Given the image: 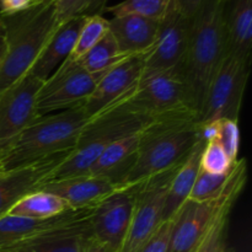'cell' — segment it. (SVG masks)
<instances>
[{
	"label": "cell",
	"mask_w": 252,
	"mask_h": 252,
	"mask_svg": "<svg viewBox=\"0 0 252 252\" xmlns=\"http://www.w3.org/2000/svg\"><path fill=\"white\" fill-rule=\"evenodd\" d=\"M226 56L225 1L204 0L191 19L189 43L182 63V71L191 91L197 121L209 85Z\"/></svg>",
	"instance_id": "6da1fadb"
},
{
	"label": "cell",
	"mask_w": 252,
	"mask_h": 252,
	"mask_svg": "<svg viewBox=\"0 0 252 252\" xmlns=\"http://www.w3.org/2000/svg\"><path fill=\"white\" fill-rule=\"evenodd\" d=\"M6 53L0 66V94L24 78L59 26L56 0H39L29 9L0 16Z\"/></svg>",
	"instance_id": "7a4b0ae2"
},
{
	"label": "cell",
	"mask_w": 252,
	"mask_h": 252,
	"mask_svg": "<svg viewBox=\"0 0 252 252\" xmlns=\"http://www.w3.org/2000/svg\"><path fill=\"white\" fill-rule=\"evenodd\" d=\"M198 142L196 117L165 118L152 122L140 132L134 164L123 187L176 169Z\"/></svg>",
	"instance_id": "3957f363"
},
{
	"label": "cell",
	"mask_w": 252,
	"mask_h": 252,
	"mask_svg": "<svg viewBox=\"0 0 252 252\" xmlns=\"http://www.w3.org/2000/svg\"><path fill=\"white\" fill-rule=\"evenodd\" d=\"M129 95L89 120L75 148L54 170L49 180L86 175L108 145L142 132L154 122L128 101Z\"/></svg>",
	"instance_id": "277c9868"
},
{
	"label": "cell",
	"mask_w": 252,
	"mask_h": 252,
	"mask_svg": "<svg viewBox=\"0 0 252 252\" xmlns=\"http://www.w3.org/2000/svg\"><path fill=\"white\" fill-rule=\"evenodd\" d=\"M89 120L83 106L38 117L0 157V169L9 171L71 152Z\"/></svg>",
	"instance_id": "5b68a950"
},
{
	"label": "cell",
	"mask_w": 252,
	"mask_h": 252,
	"mask_svg": "<svg viewBox=\"0 0 252 252\" xmlns=\"http://www.w3.org/2000/svg\"><path fill=\"white\" fill-rule=\"evenodd\" d=\"M248 181V162L239 159L233 166L228 189L218 199L194 202L187 199L174 217L167 252H201L220 214L233 208Z\"/></svg>",
	"instance_id": "8992f818"
},
{
	"label": "cell",
	"mask_w": 252,
	"mask_h": 252,
	"mask_svg": "<svg viewBox=\"0 0 252 252\" xmlns=\"http://www.w3.org/2000/svg\"><path fill=\"white\" fill-rule=\"evenodd\" d=\"M128 101L153 121L177 117L197 118L182 66L143 74Z\"/></svg>",
	"instance_id": "52a82bcc"
},
{
	"label": "cell",
	"mask_w": 252,
	"mask_h": 252,
	"mask_svg": "<svg viewBox=\"0 0 252 252\" xmlns=\"http://www.w3.org/2000/svg\"><path fill=\"white\" fill-rule=\"evenodd\" d=\"M97 79L80 61L66 58L58 69L42 83L37 94V116L49 115L83 106L95 89Z\"/></svg>",
	"instance_id": "ba28073f"
},
{
	"label": "cell",
	"mask_w": 252,
	"mask_h": 252,
	"mask_svg": "<svg viewBox=\"0 0 252 252\" xmlns=\"http://www.w3.org/2000/svg\"><path fill=\"white\" fill-rule=\"evenodd\" d=\"M250 65L228 53L214 75L198 116V123L239 121Z\"/></svg>",
	"instance_id": "9c48e42d"
},
{
	"label": "cell",
	"mask_w": 252,
	"mask_h": 252,
	"mask_svg": "<svg viewBox=\"0 0 252 252\" xmlns=\"http://www.w3.org/2000/svg\"><path fill=\"white\" fill-rule=\"evenodd\" d=\"M176 169L134 185L137 193L132 220L120 252H138L161 225L167 189Z\"/></svg>",
	"instance_id": "30bf717a"
},
{
	"label": "cell",
	"mask_w": 252,
	"mask_h": 252,
	"mask_svg": "<svg viewBox=\"0 0 252 252\" xmlns=\"http://www.w3.org/2000/svg\"><path fill=\"white\" fill-rule=\"evenodd\" d=\"M43 81L26 74L0 94V157L38 118L37 94Z\"/></svg>",
	"instance_id": "8fae6325"
},
{
	"label": "cell",
	"mask_w": 252,
	"mask_h": 252,
	"mask_svg": "<svg viewBox=\"0 0 252 252\" xmlns=\"http://www.w3.org/2000/svg\"><path fill=\"white\" fill-rule=\"evenodd\" d=\"M135 186L120 187L93 208L91 234L108 252H120L132 220Z\"/></svg>",
	"instance_id": "7c38bea8"
},
{
	"label": "cell",
	"mask_w": 252,
	"mask_h": 252,
	"mask_svg": "<svg viewBox=\"0 0 252 252\" xmlns=\"http://www.w3.org/2000/svg\"><path fill=\"white\" fill-rule=\"evenodd\" d=\"M191 19L180 12L175 1L161 21L154 47L144 59L143 74L179 68L184 63L189 43Z\"/></svg>",
	"instance_id": "4fadbf2b"
},
{
	"label": "cell",
	"mask_w": 252,
	"mask_h": 252,
	"mask_svg": "<svg viewBox=\"0 0 252 252\" xmlns=\"http://www.w3.org/2000/svg\"><path fill=\"white\" fill-rule=\"evenodd\" d=\"M145 56H132L98 78L95 89L83 105L89 118L129 95L144 70Z\"/></svg>",
	"instance_id": "5bb4252c"
},
{
	"label": "cell",
	"mask_w": 252,
	"mask_h": 252,
	"mask_svg": "<svg viewBox=\"0 0 252 252\" xmlns=\"http://www.w3.org/2000/svg\"><path fill=\"white\" fill-rule=\"evenodd\" d=\"M91 212L93 209H70L51 219H31L6 214L0 218V252H12L42 234L89 219Z\"/></svg>",
	"instance_id": "9a60e30c"
},
{
	"label": "cell",
	"mask_w": 252,
	"mask_h": 252,
	"mask_svg": "<svg viewBox=\"0 0 252 252\" xmlns=\"http://www.w3.org/2000/svg\"><path fill=\"white\" fill-rule=\"evenodd\" d=\"M70 153H63L27 166L2 171L0 174V218L6 216L19 199L30 192L36 191L42 182L51 179L54 170Z\"/></svg>",
	"instance_id": "2e32d148"
},
{
	"label": "cell",
	"mask_w": 252,
	"mask_h": 252,
	"mask_svg": "<svg viewBox=\"0 0 252 252\" xmlns=\"http://www.w3.org/2000/svg\"><path fill=\"white\" fill-rule=\"evenodd\" d=\"M120 189L110 180L93 175L47 180L37 189L47 191L63 199L73 211L93 209L105 197Z\"/></svg>",
	"instance_id": "e0dca14e"
},
{
	"label": "cell",
	"mask_w": 252,
	"mask_h": 252,
	"mask_svg": "<svg viewBox=\"0 0 252 252\" xmlns=\"http://www.w3.org/2000/svg\"><path fill=\"white\" fill-rule=\"evenodd\" d=\"M159 22L138 15L113 16L108 20V31L122 53L148 56L157 41Z\"/></svg>",
	"instance_id": "ac0fdd59"
},
{
	"label": "cell",
	"mask_w": 252,
	"mask_h": 252,
	"mask_svg": "<svg viewBox=\"0 0 252 252\" xmlns=\"http://www.w3.org/2000/svg\"><path fill=\"white\" fill-rule=\"evenodd\" d=\"M85 17H74L59 25L27 74L44 81L70 56Z\"/></svg>",
	"instance_id": "d6986e66"
},
{
	"label": "cell",
	"mask_w": 252,
	"mask_h": 252,
	"mask_svg": "<svg viewBox=\"0 0 252 252\" xmlns=\"http://www.w3.org/2000/svg\"><path fill=\"white\" fill-rule=\"evenodd\" d=\"M139 133L122 138L108 145L97 158L88 174L110 180L118 187H123L126 179L134 164L139 144Z\"/></svg>",
	"instance_id": "ffe728a7"
},
{
	"label": "cell",
	"mask_w": 252,
	"mask_h": 252,
	"mask_svg": "<svg viewBox=\"0 0 252 252\" xmlns=\"http://www.w3.org/2000/svg\"><path fill=\"white\" fill-rule=\"evenodd\" d=\"M225 29L228 53L251 65L252 0H226Z\"/></svg>",
	"instance_id": "44dd1931"
},
{
	"label": "cell",
	"mask_w": 252,
	"mask_h": 252,
	"mask_svg": "<svg viewBox=\"0 0 252 252\" xmlns=\"http://www.w3.org/2000/svg\"><path fill=\"white\" fill-rule=\"evenodd\" d=\"M90 234L89 218L42 234L12 252H83L84 243Z\"/></svg>",
	"instance_id": "7402d4cb"
},
{
	"label": "cell",
	"mask_w": 252,
	"mask_h": 252,
	"mask_svg": "<svg viewBox=\"0 0 252 252\" xmlns=\"http://www.w3.org/2000/svg\"><path fill=\"white\" fill-rule=\"evenodd\" d=\"M204 143L199 140L187 157V159L180 165L175 171L169 189H167L166 198H165L162 219L169 220L176 216L185 202L189 199L194 182H196L198 172L201 170V155L203 152Z\"/></svg>",
	"instance_id": "603a6c76"
},
{
	"label": "cell",
	"mask_w": 252,
	"mask_h": 252,
	"mask_svg": "<svg viewBox=\"0 0 252 252\" xmlns=\"http://www.w3.org/2000/svg\"><path fill=\"white\" fill-rule=\"evenodd\" d=\"M68 211L70 208L58 196L36 189L19 199L7 214L31 219H51Z\"/></svg>",
	"instance_id": "cb8c5ba5"
},
{
	"label": "cell",
	"mask_w": 252,
	"mask_h": 252,
	"mask_svg": "<svg viewBox=\"0 0 252 252\" xmlns=\"http://www.w3.org/2000/svg\"><path fill=\"white\" fill-rule=\"evenodd\" d=\"M129 57L132 56H128L120 51L115 38L108 31V33L80 59V63L91 75L98 80V78L106 71Z\"/></svg>",
	"instance_id": "d4e9b609"
},
{
	"label": "cell",
	"mask_w": 252,
	"mask_h": 252,
	"mask_svg": "<svg viewBox=\"0 0 252 252\" xmlns=\"http://www.w3.org/2000/svg\"><path fill=\"white\" fill-rule=\"evenodd\" d=\"M107 33L108 20L105 19L102 15L85 17V21L79 31L75 46L68 58L73 59V61H80Z\"/></svg>",
	"instance_id": "484cf974"
},
{
	"label": "cell",
	"mask_w": 252,
	"mask_h": 252,
	"mask_svg": "<svg viewBox=\"0 0 252 252\" xmlns=\"http://www.w3.org/2000/svg\"><path fill=\"white\" fill-rule=\"evenodd\" d=\"M172 2L174 0H125L112 6H107L105 11L113 16L138 15L155 21H161Z\"/></svg>",
	"instance_id": "4316f807"
},
{
	"label": "cell",
	"mask_w": 252,
	"mask_h": 252,
	"mask_svg": "<svg viewBox=\"0 0 252 252\" xmlns=\"http://www.w3.org/2000/svg\"><path fill=\"white\" fill-rule=\"evenodd\" d=\"M233 167L226 174H209L199 170L189 199L194 202H206L218 199L228 189L231 180Z\"/></svg>",
	"instance_id": "83f0119b"
},
{
	"label": "cell",
	"mask_w": 252,
	"mask_h": 252,
	"mask_svg": "<svg viewBox=\"0 0 252 252\" xmlns=\"http://www.w3.org/2000/svg\"><path fill=\"white\" fill-rule=\"evenodd\" d=\"M108 0H56L59 25L74 17L101 15L107 7Z\"/></svg>",
	"instance_id": "f1b7e54d"
},
{
	"label": "cell",
	"mask_w": 252,
	"mask_h": 252,
	"mask_svg": "<svg viewBox=\"0 0 252 252\" xmlns=\"http://www.w3.org/2000/svg\"><path fill=\"white\" fill-rule=\"evenodd\" d=\"M239 160V159H238ZM235 162L228 157L218 140L204 144L201 155V170L209 174H226Z\"/></svg>",
	"instance_id": "f546056e"
},
{
	"label": "cell",
	"mask_w": 252,
	"mask_h": 252,
	"mask_svg": "<svg viewBox=\"0 0 252 252\" xmlns=\"http://www.w3.org/2000/svg\"><path fill=\"white\" fill-rule=\"evenodd\" d=\"M231 209L233 208L225 209L220 214L201 252H234L233 248L228 244V224Z\"/></svg>",
	"instance_id": "4dcf8cb0"
},
{
	"label": "cell",
	"mask_w": 252,
	"mask_h": 252,
	"mask_svg": "<svg viewBox=\"0 0 252 252\" xmlns=\"http://www.w3.org/2000/svg\"><path fill=\"white\" fill-rule=\"evenodd\" d=\"M219 144L223 147L228 157L234 162L238 161L239 148H240V129L239 121L221 120L219 121V132L217 138Z\"/></svg>",
	"instance_id": "1f68e13d"
},
{
	"label": "cell",
	"mask_w": 252,
	"mask_h": 252,
	"mask_svg": "<svg viewBox=\"0 0 252 252\" xmlns=\"http://www.w3.org/2000/svg\"><path fill=\"white\" fill-rule=\"evenodd\" d=\"M172 224H174V218L162 221V224L155 231L154 235L143 245V248L138 252H167Z\"/></svg>",
	"instance_id": "d6a6232c"
},
{
	"label": "cell",
	"mask_w": 252,
	"mask_h": 252,
	"mask_svg": "<svg viewBox=\"0 0 252 252\" xmlns=\"http://www.w3.org/2000/svg\"><path fill=\"white\" fill-rule=\"evenodd\" d=\"M39 0H0V16H9L29 9Z\"/></svg>",
	"instance_id": "836d02e7"
},
{
	"label": "cell",
	"mask_w": 252,
	"mask_h": 252,
	"mask_svg": "<svg viewBox=\"0 0 252 252\" xmlns=\"http://www.w3.org/2000/svg\"><path fill=\"white\" fill-rule=\"evenodd\" d=\"M219 132V121L214 122L198 123V137L199 140L204 144L209 142H213L218 138Z\"/></svg>",
	"instance_id": "e575fe53"
},
{
	"label": "cell",
	"mask_w": 252,
	"mask_h": 252,
	"mask_svg": "<svg viewBox=\"0 0 252 252\" xmlns=\"http://www.w3.org/2000/svg\"><path fill=\"white\" fill-rule=\"evenodd\" d=\"M174 1L184 16H186L187 19H192L204 0H174Z\"/></svg>",
	"instance_id": "d590c367"
},
{
	"label": "cell",
	"mask_w": 252,
	"mask_h": 252,
	"mask_svg": "<svg viewBox=\"0 0 252 252\" xmlns=\"http://www.w3.org/2000/svg\"><path fill=\"white\" fill-rule=\"evenodd\" d=\"M83 252H108V250L90 234L84 243Z\"/></svg>",
	"instance_id": "8d00e7d4"
},
{
	"label": "cell",
	"mask_w": 252,
	"mask_h": 252,
	"mask_svg": "<svg viewBox=\"0 0 252 252\" xmlns=\"http://www.w3.org/2000/svg\"><path fill=\"white\" fill-rule=\"evenodd\" d=\"M5 53H6V39H5L4 29L1 26V22H0V66L4 62Z\"/></svg>",
	"instance_id": "74e56055"
},
{
	"label": "cell",
	"mask_w": 252,
	"mask_h": 252,
	"mask_svg": "<svg viewBox=\"0 0 252 252\" xmlns=\"http://www.w3.org/2000/svg\"><path fill=\"white\" fill-rule=\"evenodd\" d=\"M1 172H2V171H1V169H0V174H1Z\"/></svg>",
	"instance_id": "f35d334b"
},
{
	"label": "cell",
	"mask_w": 252,
	"mask_h": 252,
	"mask_svg": "<svg viewBox=\"0 0 252 252\" xmlns=\"http://www.w3.org/2000/svg\"><path fill=\"white\" fill-rule=\"evenodd\" d=\"M224 1H226V0H224Z\"/></svg>",
	"instance_id": "ab89813d"
}]
</instances>
